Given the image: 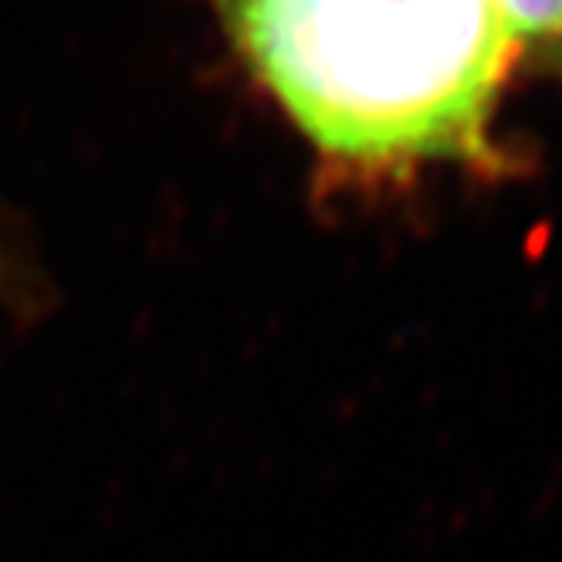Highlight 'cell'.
<instances>
[{
	"mask_svg": "<svg viewBox=\"0 0 562 562\" xmlns=\"http://www.w3.org/2000/svg\"><path fill=\"white\" fill-rule=\"evenodd\" d=\"M305 139L352 173L498 164L492 119L518 55L495 0H214Z\"/></svg>",
	"mask_w": 562,
	"mask_h": 562,
	"instance_id": "obj_1",
	"label": "cell"
},
{
	"mask_svg": "<svg viewBox=\"0 0 562 562\" xmlns=\"http://www.w3.org/2000/svg\"><path fill=\"white\" fill-rule=\"evenodd\" d=\"M518 52L562 75V0H495Z\"/></svg>",
	"mask_w": 562,
	"mask_h": 562,
	"instance_id": "obj_2",
	"label": "cell"
}]
</instances>
